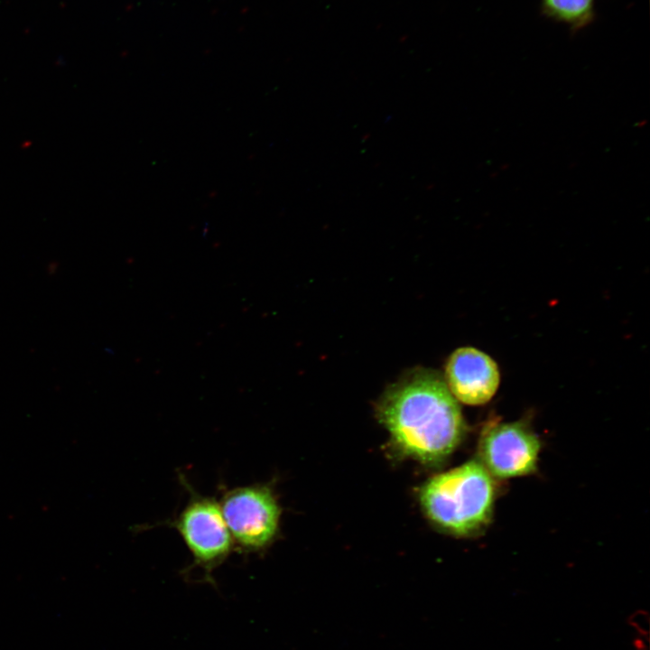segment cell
<instances>
[{"mask_svg":"<svg viewBox=\"0 0 650 650\" xmlns=\"http://www.w3.org/2000/svg\"><path fill=\"white\" fill-rule=\"evenodd\" d=\"M377 417L399 455L430 466L443 462L465 433L456 399L443 379L426 369L390 386L378 404Z\"/></svg>","mask_w":650,"mask_h":650,"instance_id":"cell-1","label":"cell"},{"mask_svg":"<svg viewBox=\"0 0 650 650\" xmlns=\"http://www.w3.org/2000/svg\"><path fill=\"white\" fill-rule=\"evenodd\" d=\"M495 498L493 476L476 460L434 476L420 491L427 517L457 536L481 532L490 522Z\"/></svg>","mask_w":650,"mask_h":650,"instance_id":"cell-2","label":"cell"},{"mask_svg":"<svg viewBox=\"0 0 650 650\" xmlns=\"http://www.w3.org/2000/svg\"><path fill=\"white\" fill-rule=\"evenodd\" d=\"M182 483L189 491V499L177 516L169 522L192 557L191 564L181 573L198 570L201 582L216 586L212 571L224 563L234 550L232 538L218 501L198 494L187 481Z\"/></svg>","mask_w":650,"mask_h":650,"instance_id":"cell-3","label":"cell"},{"mask_svg":"<svg viewBox=\"0 0 650 650\" xmlns=\"http://www.w3.org/2000/svg\"><path fill=\"white\" fill-rule=\"evenodd\" d=\"M218 503L234 549L255 553L274 542L281 508L269 485L251 484L225 490Z\"/></svg>","mask_w":650,"mask_h":650,"instance_id":"cell-4","label":"cell"},{"mask_svg":"<svg viewBox=\"0 0 650 650\" xmlns=\"http://www.w3.org/2000/svg\"><path fill=\"white\" fill-rule=\"evenodd\" d=\"M540 448L538 437L520 422L490 424L481 433L479 461L498 478L525 476L536 469Z\"/></svg>","mask_w":650,"mask_h":650,"instance_id":"cell-5","label":"cell"},{"mask_svg":"<svg viewBox=\"0 0 650 650\" xmlns=\"http://www.w3.org/2000/svg\"><path fill=\"white\" fill-rule=\"evenodd\" d=\"M445 376L454 398L469 405L488 403L499 385V371L495 361L471 347L460 348L450 355Z\"/></svg>","mask_w":650,"mask_h":650,"instance_id":"cell-6","label":"cell"},{"mask_svg":"<svg viewBox=\"0 0 650 650\" xmlns=\"http://www.w3.org/2000/svg\"><path fill=\"white\" fill-rule=\"evenodd\" d=\"M543 14L571 29L590 23L595 15L594 0H542Z\"/></svg>","mask_w":650,"mask_h":650,"instance_id":"cell-7","label":"cell"},{"mask_svg":"<svg viewBox=\"0 0 650 650\" xmlns=\"http://www.w3.org/2000/svg\"><path fill=\"white\" fill-rule=\"evenodd\" d=\"M648 614L640 612L633 614L629 618V624L636 629L640 636H648Z\"/></svg>","mask_w":650,"mask_h":650,"instance_id":"cell-8","label":"cell"},{"mask_svg":"<svg viewBox=\"0 0 650 650\" xmlns=\"http://www.w3.org/2000/svg\"><path fill=\"white\" fill-rule=\"evenodd\" d=\"M635 645L636 650H647V648L644 645V641L642 638H636L635 641Z\"/></svg>","mask_w":650,"mask_h":650,"instance_id":"cell-9","label":"cell"}]
</instances>
